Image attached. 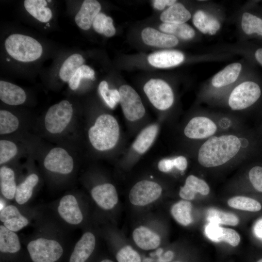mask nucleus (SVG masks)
Listing matches in <instances>:
<instances>
[{
    "mask_svg": "<svg viewBox=\"0 0 262 262\" xmlns=\"http://www.w3.org/2000/svg\"><path fill=\"white\" fill-rule=\"evenodd\" d=\"M241 147V141L235 135L212 136L199 149L198 161L205 167L222 165L234 158L240 151Z\"/></svg>",
    "mask_w": 262,
    "mask_h": 262,
    "instance_id": "1",
    "label": "nucleus"
},
{
    "mask_svg": "<svg viewBox=\"0 0 262 262\" xmlns=\"http://www.w3.org/2000/svg\"><path fill=\"white\" fill-rule=\"evenodd\" d=\"M88 135L92 146L98 151L113 148L119 137V127L116 119L112 115L102 114L97 118L88 130Z\"/></svg>",
    "mask_w": 262,
    "mask_h": 262,
    "instance_id": "2",
    "label": "nucleus"
},
{
    "mask_svg": "<svg viewBox=\"0 0 262 262\" xmlns=\"http://www.w3.org/2000/svg\"><path fill=\"white\" fill-rule=\"evenodd\" d=\"M7 53L20 62H30L39 59L43 51L40 43L33 38L21 34L14 33L5 41Z\"/></svg>",
    "mask_w": 262,
    "mask_h": 262,
    "instance_id": "3",
    "label": "nucleus"
},
{
    "mask_svg": "<svg viewBox=\"0 0 262 262\" xmlns=\"http://www.w3.org/2000/svg\"><path fill=\"white\" fill-rule=\"evenodd\" d=\"M73 114L72 104L67 100L53 105L49 108L45 116L46 130L50 134L62 133L71 122Z\"/></svg>",
    "mask_w": 262,
    "mask_h": 262,
    "instance_id": "4",
    "label": "nucleus"
},
{
    "mask_svg": "<svg viewBox=\"0 0 262 262\" xmlns=\"http://www.w3.org/2000/svg\"><path fill=\"white\" fill-rule=\"evenodd\" d=\"M27 249L33 262H55L63 254L58 241L42 237L30 241Z\"/></svg>",
    "mask_w": 262,
    "mask_h": 262,
    "instance_id": "5",
    "label": "nucleus"
},
{
    "mask_svg": "<svg viewBox=\"0 0 262 262\" xmlns=\"http://www.w3.org/2000/svg\"><path fill=\"white\" fill-rule=\"evenodd\" d=\"M261 95V89L258 83L246 81L232 90L229 98V105L233 110L245 109L255 103Z\"/></svg>",
    "mask_w": 262,
    "mask_h": 262,
    "instance_id": "6",
    "label": "nucleus"
},
{
    "mask_svg": "<svg viewBox=\"0 0 262 262\" xmlns=\"http://www.w3.org/2000/svg\"><path fill=\"white\" fill-rule=\"evenodd\" d=\"M144 91L152 104L157 109L165 110L174 102V94L170 86L161 79H152L144 86Z\"/></svg>",
    "mask_w": 262,
    "mask_h": 262,
    "instance_id": "7",
    "label": "nucleus"
},
{
    "mask_svg": "<svg viewBox=\"0 0 262 262\" xmlns=\"http://www.w3.org/2000/svg\"><path fill=\"white\" fill-rule=\"evenodd\" d=\"M119 102L125 117L131 121L142 118L145 114V109L136 91L128 85H123L119 88Z\"/></svg>",
    "mask_w": 262,
    "mask_h": 262,
    "instance_id": "8",
    "label": "nucleus"
},
{
    "mask_svg": "<svg viewBox=\"0 0 262 262\" xmlns=\"http://www.w3.org/2000/svg\"><path fill=\"white\" fill-rule=\"evenodd\" d=\"M162 188L157 183L148 180L137 182L131 189L129 198L136 206H143L150 204L161 196Z\"/></svg>",
    "mask_w": 262,
    "mask_h": 262,
    "instance_id": "9",
    "label": "nucleus"
},
{
    "mask_svg": "<svg viewBox=\"0 0 262 262\" xmlns=\"http://www.w3.org/2000/svg\"><path fill=\"white\" fill-rule=\"evenodd\" d=\"M43 164L45 168L51 172L67 175L74 168V160L65 149L55 147L46 155Z\"/></svg>",
    "mask_w": 262,
    "mask_h": 262,
    "instance_id": "10",
    "label": "nucleus"
},
{
    "mask_svg": "<svg viewBox=\"0 0 262 262\" xmlns=\"http://www.w3.org/2000/svg\"><path fill=\"white\" fill-rule=\"evenodd\" d=\"M217 131L215 123L205 116L192 118L184 130L185 135L190 139H203L212 137Z\"/></svg>",
    "mask_w": 262,
    "mask_h": 262,
    "instance_id": "11",
    "label": "nucleus"
},
{
    "mask_svg": "<svg viewBox=\"0 0 262 262\" xmlns=\"http://www.w3.org/2000/svg\"><path fill=\"white\" fill-rule=\"evenodd\" d=\"M58 212L60 217L67 223L76 225L83 220V214L78 201L71 194L63 196L58 206Z\"/></svg>",
    "mask_w": 262,
    "mask_h": 262,
    "instance_id": "12",
    "label": "nucleus"
},
{
    "mask_svg": "<svg viewBox=\"0 0 262 262\" xmlns=\"http://www.w3.org/2000/svg\"><path fill=\"white\" fill-rule=\"evenodd\" d=\"M91 195L96 204L105 210L112 209L118 201L115 187L109 183H103L93 187Z\"/></svg>",
    "mask_w": 262,
    "mask_h": 262,
    "instance_id": "13",
    "label": "nucleus"
},
{
    "mask_svg": "<svg viewBox=\"0 0 262 262\" xmlns=\"http://www.w3.org/2000/svg\"><path fill=\"white\" fill-rule=\"evenodd\" d=\"M205 233L207 237L213 242H226L234 247L240 242V236L236 230L220 227L213 223L211 222L206 226Z\"/></svg>",
    "mask_w": 262,
    "mask_h": 262,
    "instance_id": "14",
    "label": "nucleus"
},
{
    "mask_svg": "<svg viewBox=\"0 0 262 262\" xmlns=\"http://www.w3.org/2000/svg\"><path fill=\"white\" fill-rule=\"evenodd\" d=\"M0 220L10 230L17 231L29 224V220L13 205L5 206L0 212Z\"/></svg>",
    "mask_w": 262,
    "mask_h": 262,
    "instance_id": "15",
    "label": "nucleus"
},
{
    "mask_svg": "<svg viewBox=\"0 0 262 262\" xmlns=\"http://www.w3.org/2000/svg\"><path fill=\"white\" fill-rule=\"evenodd\" d=\"M95 245V235L91 232H85L76 244L69 262H85L93 253Z\"/></svg>",
    "mask_w": 262,
    "mask_h": 262,
    "instance_id": "16",
    "label": "nucleus"
},
{
    "mask_svg": "<svg viewBox=\"0 0 262 262\" xmlns=\"http://www.w3.org/2000/svg\"><path fill=\"white\" fill-rule=\"evenodd\" d=\"M101 5L96 0H84L75 17L76 23L81 29L87 30L90 28L94 19L99 13Z\"/></svg>",
    "mask_w": 262,
    "mask_h": 262,
    "instance_id": "17",
    "label": "nucleus"
},
{
    "mask_svg": "<svg viewBox=\"0 0 262 262\" xmlns=\"http://www.w3.org/2000/svg\"><path fill=\"white\" fill-rule=\"evenodd\" d=\"M141 35L144 42L151 46L171 48L179 43L175 36L163 33L150 27L145 28L142 32Z\"/></svg>",
    "mask_w": 262,
    "mask_h": 262,
    "instance_id": "18",
    "label": "nucleus"
},
{
    "mask_svg": "<svg viewBox=\"0 0 262 262\" xmlns=\"http://www.w3.org/2000/svg\"><path fill=\"white\" fill-rule=\"evenodd\" d=\"M183 54L177 50H163L150 54L147 60L152 66L158 68H168L176 66L182 63Z\"/></svg>",
    "mask_w": 262,
    "mask_h": 262,
    "instance_id": "19",
    "label": "nucleus"
},
{
    "mask_svg": "<svg viewBox=\"0 0 262 262\" xmlns=\"http://www.w3.org/2000/svg\"><path fill=\"white\" fill-rule=\"evenodd\" d=\"M210 191V187L205 180L191 175L187 177L184 185L180 188L179 195L183 200L190 201L194 199L196 193L206 196Z\"/></svg>",
    "mask_w": 262,
    "mask_h": 262,
    "instance_id": "20",
    "label": "nucleus"
},
{
    "mask_svg": "<svg viewBox=\"0 0 262 262\" xmlns=\"http://www.w3.org/2000/svg\"><path fill=\"white\" fill-rule=\"evenodd\" d=\"M0 99L10 105H18L26 100V95L20 87L11 82L0 81Z\"/></svg>",
    "mask_w": 262,
    "mask_h": 262,
    "instance_id": "21",
    "label": "nucleus"
},
{
    "mask_svg": "<svg viewBox=\"0 0 262 262\" xmlns=\"http://www.w3.org/2000/svg\"><path fill=\"white\" fill-rule=\"evenodd\" d=\"M132 238L136 245L145 250L155 249L161 243L160 236L144 226L136 228L132 232Z\"/></svg>",
    "mask_w": 262,
    "mask_h": 262,
    "instance_id": "22",
    "label": "nucleus"
},
{
    "mask_svg": "<svg viewBox=\"0 0 262 262\" xmlns=\"http://www.w3.org/2000/svg\"><path fill=\"white\" fill-rule=\"evenodd\" d=\"M191 17L190 13L183 5L176 2L161 14L160 19L164 23L181 24L188 21Z\"/></svg>",
    "mask_w": 262,
    "mask_h": 262,
    "instance_id": "23",
    "label": "nucleus"
},
{
    "mask_svg": "<svg viewBox=\"0 0 262 262\" xmlns=\"http://www.w3.org/2000/svg\"><path fill=\"white\" fill-rule=\"evenodd\" d=\"M195 27L204 34H215L220 28L218 21L202 10L197 11L193 17Z\"/></svg>",
    "mask_w": 262,
    "mask_h": 262,
    "instance_id": "24",
    "label": "nucleus"
},
{
    "mask_svg": "<svg viewBox=\"0 0 262 262\" xmlns=\"http://www.w3.org/2000/svg\"><path fill=\"white\" fill-rule=\"evenodd\" d=\"M242 66L235 63L227 66L213 77L212 83L215 87H221L234 82L238 78Z\"/></svg>",
    "mask_w": 262,
    "mask_h": 262,
    "instance_id": "25",
    "label": "nucleus"
},
{
    "mask_svg": "<svg viewBox=\"0 0 262 262\" xmlns=\"http://www.w3.org/2000/svg\"><path fill=\"white\" fill-rule=\"evenodd\" d=\"M17 185L14 170L6 166L0 168V188L2 196L8 199L15 198Z\"/></svg>",
    "mask_w": 262,
    "mask_h": 262,
    "instance_id": "26",
    "label": "nucleus"
},
{
    "mask_svg": "<svg viewBox=\"0 0 262 262\" xmlns=\"http://www.w3.org/2000/svg\"><path fill=\"white\" fill-rule=\"evenodd\" d=\"M38 181V175L32 173L17 186L15 198L17 204L23 205L29 200L33 195V189Z\"/></svg>",
    "mask_w": 262,
    "mask_h": 262,
    "instance_id": "27",
    "label": "nucleus"
},
{
    "mask_svg": "<svg viewBox=\"0 0 262 262\" xmlns=\"http://www.w3.org/2000/svg\"><path fill=\"white\" fill-rule=\"evenodd\" d=\"M21 248L18 235L3 225L0 226V251L2 253H15Z\"/></svg>",
    "mask_w": 262,
    "mask_h": 262,
    "instance_id": "28",
    "label": "nucleus"
},
{
    "mask_svg": "<svg viewBox=\"0 0 262 262\" xmlns=\"http://www.w3.org/2000/svg\"><path fill=\"white\" fill-rule=\"evenodd\" d=\"M24 5L26 11L33 17L42 22H47L51 18V10L46 6L45 0H25Z\"/></svg>",
    "mask_w": 262,
    "mask_h": 262,
    "instance_id": "29",
    "label": "nucleus"
},
{
    "mask_svg": "<svg viewBox=\"0 0 262 262\" xmlns=\"http://www.w3.org/2000/svg\"><path fill=\"white\" fill-rule=\"evenodd\" d=\"M158 131L157 125L152 124L144 129L135 139L132 147L137 152L145 153L153 143Z\"/></svg>",
    "mask_w": 262,
    "mask_h": 262,
    "instance_id": "30",
    "label": "nucleus"
},
{
    "mask_svg": "<svg viewBox=\"0 0 262 262\" xmlns=\"http://www.w3.org/2000/svg\"><path fill=\"white\" fill-rule=\"evenodd\" d=\"M84 59L78 53L68 57L64 62L59 70V77L64 82H68L76 71L83 65Z\"/></svg>",
    "mask_w": 262,
    "mask_h": 262,
    "instance_id": "31",
    "label": "nucleus"
},
{
    "mask_svg": "<svg viewBox=\"0 0 262 262\" xmlns=\"http://www.w3.org/2000/svg\"><path fill=\"white\" fill-rule=\"evenodd\" d=\"M192 204L189 201L181 200L173 205L171 213L179 224L186 226L192 222Z\"/></svg>",
    "mask_w": 262,
    "mask_h": 262,
    "instance_id": "32",
    "label": "nucleus"
},
{
    "mask_svg": "<svg viewBox=\"0 0 262 262\" xmlns=\"http://www.w3.org/2000/svg\"><path fill=\"white\" fill-rule=\"evenodd\" d=\"M159 28L162 32L167 34L176 35L183 39H191L195 35L194 30L185 23L181 24L163 23L160 25Z\"/></svg>",
    "mask_w": 262,
    "mask_h": 262,
    "instance_id": "33",
    "label": "nucleus"
},
{
    "mask_svg": "<svg viewBox=\"0 0 262 262\" xmlns=\"http://www.w3.org/2000/svg\"><path fill=\"white\" fill-rule=\"evenodd\" d=\"M242 28L247 35L255 34L262 37V18L253 14L245 12L242 16Z\"/></svg>",
    "mask_w": 262,
    "mask_h": 262,
    "instance_id": "34",
    "label": "nucleus"
},
{
    "mask_svg": "<svg viewBox=\"0 0 262 262\" xmlns=\"http://www.w3.org/2000/svg\"><path fill=\"white\" fill-rule=\"evenodd\" d=\"M228 204L236 209L252 212H258L262 209V205L259 201L245 196L232 197L228 200Z\"/></svg>",
    "mask_w": 262,
    "mask_h": 262,
    "instance_id": "35",
    "label": "nucleus"
},
{
    "mask_svg": "<svg viewBox=\"0 0 262 262\" xmlns=\"http://www.w3.org/2000/svg\"><path fill=\"white\" fill-rule=\"evenodd\" d=\"M207 218L211 223L219 225L235 226L239 223V218L234 214L215 209H210L208 211Z\"/></svg>",
    "mask_w": 262,
    "mask_h": 262,
    "instance_id": "36",
    "label": "nucleus"
},
{
    "mask_svg": "<svg viewBox=\"0 0 262 262\" xmlns=\"http://www.w3.org/2000/svg\"><path fill=\"white\" fill-rule=\"evenodd\" d=\"M92 25L95 31L103 34L106 36H112L115 33L112 18L103 13H99L97 15L94 19Z\"/></svg>",
    "mask_w": 262,
    "mask_h": 262,
    "instance_id": "37",
    "label": "nucleus"
},
{
    "mask_svg": "<svg viewBox=\"0 0 262 262\" xmlns=\"http://www.w3.org/2000/svg\"><path fill=\"white\" fill-rule=\"evenodd\" d=\"M18 118L11 112L5 110L0 111V134H10L16 131L19 126Z\"/></svg>",
    "mask_w": 262,
    "mask_h": 262,
    "instance_id": "38",
    "label": "nucleus"
},
{
    "mask_svg": "<svg viewBox=\"0 0 262 262\" xmlns=\"http://www.w3.org/2000/svg\"><path fill=\"white\" fill-rule=\"evenodd\" d=\"M99 92L102 98L111 108L113 109L120 101L119 91L115 89H109L107 82L103 81L98 86Z\"/></svg>",
    "mask_w": 262,
    "mask_h": 262,
    "instance_id": "39",
    "label": "nucleus"
},
{
    "mask_svg": "<svg viewBox=\"0 0 262 262\" xmlns=\"http://www.w3.org/2000/svg\"><path fill=\"white\" fill-rule=\"evenodd\" d=\"M82 79L94 80L95 71L89 66L83 65L75 73L68 82V85L72 90L77 89Z\"/></svg>",
    "mask_w": 262,
    "mask_h": 262,
    "instance_id": "40",
    "label": "nucleus"
},
{
    "mask_svg": "<svg viewBox=\"0 0 262 262\" xmlns=\"http://www.w3.org/2000/svg\"><path fill=\"white\" fill-rule=\"evenodd\" d=\"M18 148L16 144L10 140L1 139L0 140V164L2 165L15 157L17 154Z\"/></svg>",
    "mask_w": 262,
    "mask_h": 262,
    "instance_id": "41",
    "label": "nucleus"
},
{
    "mask_svg": "<svg viewBox=\"0 0 262 262\" xmlns=\"http://www.w3.org/2000/svg\"><path fill=\"white\" fill-rule=\"evenodd\" d=\"M116 258L118 262H141L139 254L130 246H126L117 252Z\"/></svg>",
    "mask_w": 262,
    "mask_h": 262,
    "instance_id": "42",
    "label": "nucleus"
},
{
    "mask_svg": "<svg viewBox=\"0 0 262 262\" xmlns=\"http://www.w3.org/2000/svg\"><path fill=\"white\" fill-rule=\"evenodd\" d=\"M248 177L254 188L262 192V167L255 166L252 167L249 172Z\"/></svg>",
    "mask_w": 262,
    "mask_h": 262,
    "instance_id": "43",
    "label": "nucleus"
},
{
    "mask_svg": "<svg viewBox=\"0 0 262 262\" xmlns=\"http://www.w3.org/2000/svg\"><path fill=\"white\" fill-rule=\"evenodd\" d=\"M175 167L173 159H163L158 164V167L163 172H168Z\"/></svg>",
    "mask_w": 262,
    "mask_h": 262,
    "instance_id": "44",
    "label": "nucleus"
},
{
    "mask_svg": "<svg viewBox=\"0 0 262 262\" xmlns=\"http://www.w3.org/2000/svg\"><path fill=\"white\" fill-rule=\"evenodd\" d=\"M174 166L178 169L183 171L187 167V161L186 158L183 156H180L173 158Z\"/></svg>",
    "mask_w": 262,
    "mask_h": 262,
    "instance_id": "45",
    "label": "nucleus"
},
{
    "mask_svg": "<svg viewBox=\"0 0 262 262\" xmlns=\"http://www.w3.org/2000/svg\"><path fill=\"white\" fill-rule=\"evenodd\" d=\"M176 0H155L153 1V7L159 10L164 9L167 5L169 7L175 4Z\"/></svg>",
    "mask_w": 262,
    "mask_h": 262,
    "instance_id": "46",
    "label": "nucleus"
},
{
    "mask_svg": "<svg viewBox=\"0 0 262 262\" xmlns=\"http://www.w3.org/2000/svg\"><path fill=\"white\" fill-rule=\"evenodd\" d=\"M174 257V253L172 251H167L163 255L159 256V261L161 262H168Z\"/></svg>",
    "mask_w": 262,
    "mask_h": 262,
    "instance_id": "47",
    "label": "nucleus"
},
{
    "mask_svg": "<svg viewBox=\"0 0 262 262\" xmlns=\"http://www.w3.org/2000/svg\"><path fill=\"white\" fill-rule=\"evenodd\" d=\"M254 57L257 62L262 66V48H258L255 50Z\"/></svg>",
    "mask_w": 262,
    "mask_h": 262,
    "instance_id": "48",
    "label": "nucleus"
},
{
    "mask_svg": "<svg viewBox=\"0 0 262 262\" xmlns=\"http://www.w3.org/2000/svg\"><path fill=\"white\" fill-rule=\"evenodd\" d=\"M261 221L259 222V224H258L257 226L258 228H260V229H257V231L260 232L258 233V234L262 232V220H261ZM259 235L261 236V237L262 238V233L260 234Z\"/></svg>",
    "mask_w": 262,
    "mask_h": 262,
    "instance_id": "49",
    "label": "nucleus"
},
{
    "mask_svg": "<svg viewBox=\"0 0 262 262\" xmlns=\"http://www.w3.org/2000/svg\"><path fill=\"white\" fill-rule=\"evenodd\" d=\"M163 252V249L161 248L158 249L156 251V254L158 256H160Z\"/></svg>",
    "mask_w": 262,
    "mask_h": 262,
    "instance_id": "50",
    "label": "nucleus"
},
{
    "mask_svg": "<svg viewBox=\"0 0 262 262\" xmlns=\"http://www.w3.org/2000/svg\"><path fill=\"white\" fill-rule=\"evenodd\" d=\"M100 262H114L108 259H105L101 261Z\"/></svg>",
    "mask_w": 262,
    "mask_h": 262,
    "instance_id": "51",
    "label": "nucleus"
},
{
    "mask_svg": "<svg viewBox=\"0 0 262 262\" xmlns=\"http://www.w3.org/2000/svg\"><path fill=\"white\" fill-rule=\"evenodd\" d=\"M151 262V259H145L143 261V262Z\"/></svg>",
    "mask_w": 262,
    "mask_h": 262,
    "instance_id": "52",
    "label": "nucleus"
},
{
    "mask_svg": "<svg viewBox=\"0 0 262 262\" xmlns=\"http://www.w3.org/2000/svg\"><path fill=\"white\" fill-rule=\"evenodd\" d=\"M257 262H262V258L259 260Z\"/></svg>",
    "mask_w": 262,
    "mask_h": 262,
    "instance_id": "53",
    "label": "nucleus"
},
{
    "mask_svg": "<svg viewBox=\"0 0 262 262\" xmlns=\"http://www.w3.org/2000/svg\"><path fill=\"white\" fill-rule=\"evenodd\" d=\"M158 262H161L159 261Z\"/></svg>",
    "mask_w": 262,
    "mask_h": 262,
    "instance_id": "54",
    "label": "nucleus"
}]
</instances>
